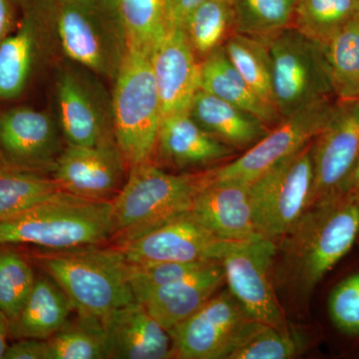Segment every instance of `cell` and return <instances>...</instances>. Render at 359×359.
Returning <instances> with one entry per match:
<instances>
[{"mask_svg":"<svg viewBox=\"0 0 359 359\" xmlns=\"http://www.w3.org/2000/svg\"><path fill=\"white\" fill-rule=\"evenodd\" d=\"M359 238V192L339 194L314 205L283 236L285 273L309 294Z\"/></svg>","mask_w":359,"mask_h":359,"instance_id":"cell-1","label":"cell"},{"mask_svg":"<svg viewBox=\"0 0 359 359\" xmlns=\"http://www.w3.org/2000/svg\"><path fill=\"white\" fill-rule=\"evenodd\" d=\"M115 233L112 202L84 199L65 191L16 216L0 219V245L76 249L103 244Z\"/></svg>","mask_w":359,"mask_h":359,"instance_id":"cell-2","label":"cell"},{"mask_svg":"<svg viewBox=\"0 0 359 359\" xmlns=\"http://www.w3.org/2000/svg\"><path fill=\"white\" fill-rule=\"evenodd\" d=\"M32 259L58 283L78 316L102 320L116 309L136 302L128 262L116 247L46 250Z\"/></svg>","mask_w":359,"mask_h":359,"instance_id":"cell-3","label":"cell"},{"mask_svg":"<svg viewBox=\"0 0 359 359\" xmlns=\"http://www.w3.org/2000/svg\"><path fill=\"white\" fill-rule=\"evenodd\" d=\"M203 173H168L151 162L129 167L128 176L112 201L115 244L157 228L192 211Z\"/></svg>","mask_w":359,"mask_h":359,"instance_id":"cell-4","label":"cell"},{"mask_svg":"<svg viewBox=\"0 0 359 359\" xmlns=\"http://www.w3.org/2000/svg\"><path fill=\"white\" fill-rule=\"evenodd\" d=\"M54 20L70 60L114 82L127 51L126 32L116 0H55Z\"/></svg>","mask_w":359,"mask_h":359,"instance_id":"cell-5","label":"cell"},{"mask_svg":"<svg viewBox=\"0 0 359 359\" xmlns=\"http://www.w3.org/2000/svg\"><path fill=\"white\" fill-rule=\"evenodd\" d=\"M151 55L152 52L128 48L114 80V138L129 166L154 158L162 120Z\"/></svg>","mask_w":359,"mask_h":359,"instance_id":"cell-6","label":"cell"},{"mask_svg":"<svg viewBox=\"0 0 359 359\" xmlns=\"http://www.w3.org/2000/svg\"><path fill=\"white\" fill-rule=\"evenodd\" d=\"M268 45L276 107L283 118L337 99L325 45L309 39L294 26L271 37Z\"/></svg>","mask_w":359,"mask_h":359,"instance_id":"cell-7","label":"cell"},{"mask_svg":"<svg viewBox=\"0 0 359 359\" xmlns=\"http://www.w3.org/2000/svg\"><path fill=\"white\" fill-rule=\"evenodd\" d=\"M313 142L271 167L250 185L257 230L282 238L309 209L313 188Z\"/></svg>","mask_w":359,"mask_h":359,"instance_id":"cell-8","label":"cell"},{"mask_svg":"<svg viewBox=\"0 0 359 359\" xmlns=\"http://www.w3.org/2000/svg\"><path fill=\"white\" fill-rule=\"evenodd\" d=\"M276 254L271 238L231 242L219 263L231 295L248 318L290 332L269 276Z\"/></svg>","mask_w":359,"mask_h":359,"instance_id":"cell-9","label":"cell"},{"mask_svg":"<svg viewBox=\"0 0 359 359\" xmlns=\"http://www.w3.org/2000/svg\"><path fill=\"white\" fill-rule=\"evenodd\" d=\"M337 102V99L323 101L283 118L244 154L205 171L208 178L252 184L280 161L313 142L327 124Z\"/></svg>","mask_w":359,"mask_h":359,"instance_id":"cell-10","label":"cell"},{"mask_svg":"<svg viewBox=\"0 0 359 359\" xmlns=\"http://www.w3.org/2000/svg\"><path fill=\"white\" fill-rule=\"evenodd\" d=\"M88 72L84 67H67L56 80L59 117L68 145L115 142L112 96Z\"/></svg>","mask_w":359,"mask_h":359,"instance_id":"cell-11","label":"cell"},{"mask_svg":"<svg viewBox=\"0 0 359 359\" xmlns=\"http://www.w3.org/2000/svg\"><path fill=\"white\" fill-rule=\"evenodd\" d=\"M230 243L217 238L190 211L114 247L129 264L194 263L221 261Z\"/></svg>","mask_w":359,"mask_h":359,"instance_id":"cell-12","label":"cell"},{"mask_svg":"<svg viewBox=\"0 0 359 359\" xmlns=\"http://www.w3.org/2000/svg\"><path fill=\"white\" fill-rule=\"evenodd\" d=\"M359 160V99L337 100L313 141V188L309 209L339 195Z\"/></svg>","mask_w":359,"mask_h":359,"instance_id":"cell-13","label":"cell"},{"mask_svg":"<svg viewBox=\"0 0 359 359\" xmlns=\"http://www.w3.org/2000/svg\"><path fill=\"white\" fill-rule=\"evenodd\" d=\"M129 167L116 142L68 145L56 160L52 178L71 195L112 202L126 182Z\"/></svg>","mask_w":359,"mask_h":359,"instance_id":"cell-14","label":"cell"},{"mask_svg":"<svg viewBox=\"0 0 359 359\" xmlns=\"http://www.w3.org/2000/svg\"><path fill=\"white\" fill-rule=\"evenodd\" d=\"M247 318L230 290L211 299L170 330L172 355L181 359H222Z\"/></svg>","mask_w":359,"mask_h":359,"instance_id":"cell-15","label":"cell"},{"mask_svg":"<svg viewBox=\"0 0 359 359\" xmlns=\"http://www.w3.org/2000/svg\"><path fill=\"white\" fill-rule=\"evenodd\" d=\"M62 151L57 127L46 112L18 107L0 114V158L6 164L52 172Z\"/></svg>","mask_w":359,"mask_h":359,"instance_id":"cell-16","label":"cell"},{"mask_svg":"<svg viewBox=\"0 0 359 359\" xmlns=\"http://www.w3.org/2000/svg\"><path fill=\"white\" fill-rule=\"evenodd\" d=\"M162 117L189 112L201 89V61L182 28L168 30L151 55Z\"/></svg>","mask_w":359,"mask_h":359,"instance_id":"cell-17","label":"cell"},{"mask_svg":"<svg viewBox=\"0 0 359 359\" xmlns=\"http://www.w3.org/2000/svg\"><path fill=\"white\" fill-rule=\"evenodd\" d=\"M250 185L214 181L204 172L192 211L219 240L248 242L263 238L255 224Z\"/></svg>","mask_w":359,"mask_h":359,"instance_id":"cell-18","label":"cell"},{"mask_svg":"<svg viewBox=\"0 0 359 359\" xmlns=\"http://www.w3.org/2000/svg\"><path fill=\"white\" fill-rule=\"evenodd\" d=\"M106 359H165L172 355L168 330L139 302L116 309L105 318Z\"/></svg>","mask_w":359,"mask_h":359,"instance_id":"cell-19","label":"cell"},{"mask_svg":"<svg viewBox=\"0 0 359 359\" xmlns=\"http://www.w3.org/2000/svg\"><path fill=\"white\" fill-rule=\"evenodd\" d=\"M236 151L205 132L190 113L168 115L161 120L155 155L176 169H196L230 159Z\"/></svg>","mask_w":359,"mask_h":359,"instance_id":"cell-20","label":"cell"},{"mask_svg":"<svg viewBox=\"0 0 359 359\" xmlns=\"http://www.w3.org/2000/svg\"><path fill=\"white\" fill-rule=\"evenodd\" d=\"M224 280L223 266L212 262L180 280L146 292L137 302L169 332L209 301Z\"/></svg>","mask_w":359,"mask_h":359,"instance_id":"cell-21","label":"cell"},{"mask_svg":"<svg viewBox=\"0 0 359 359\" xmlns=\"http://www.w3.org/2000/svg\"><path fill=\"white\" fill-rule=\"evenodd\" d=\"M41 32V6L25 0L20 25L0 42V100H16L25 91L39 54Z\"/></svg>","mask_w":359,"mask_h":359,"instance_id":"cell-22","label":"cell"},{"mask_svg":"<svg viewBox=\"0 0 359 359\" xmlns=\"http://www.w3.org/2000/svg\"><path fill=\"white\" fill-rule=\"evenodd\" d=\"M189 113L205 132L235 151H247L271 130L257 116L202 89Z\"/></svg>","mask_w":359,"mask_h":359,"instance_id":"cell-23","label":"cell"},{"mask_svg":"<svg viewBox=\"0 0 359 359\" xmlns=\"http://www.w3.org/2000/svg\"><path fill=\"white\" fill-rule=\"evenodd\" d=\"M74 311L70 299L50 278H36L22 311L11 323V337L16 339H47L69 320Z\"/></svg>","mask_w":359,"mask_h":359,"instance_id":"cell-24","label":"cell"},{"mask_svg":"<svg viewBox=\"0 0 359 359\" xmlns=\"http://www.w3.org/2000/svg\"><path fill=\"white\" fill-rule=\"evenodd\" d=\"M201 89L252 113L271 129L283 119L276 108L250 89L226 57L223 47L201 61Z\"/></svg>","mask_w":359,"mask_h":359,"instance_id":"cell-25","label":"cell"},{"mask_svg":"<svg viewBox=\"0 0 359 359\" xmlns=\"http://www.w3.org/2000/svg\"><path fill=\"white\" fill-rule=\"evenodd\" d=\"M181 28L195 55L204 60L236 32L233 0H205L187 16Z\"/></svg>","mask_w":359,"mask_h":359,"instance_id":"cell-26","label":"cell"},{"mask_svg":"<svg viewBox=\"0 0 359 359\" xmlns=\"http://www.w3.org/2000/svg\"><path fill=\"white\" fill-rule=\"evenodd\" d=\"M302 348L294 332L245 318L222 359H287Z\"/></svg>","mask_w":359,"mask_h":359,"instance_id":"cell-27","label":"cell"},{"mask_svg":"<svg viewBox=\"0 0 359 359\" xmlns=\"http://www.w3.org/2000/svg\"><path fill=\"white\" fill-rule=\"evenodd\" d=\"M359 20V0H297L292 26L325 45L349 23Z\"/></svg>","mask_w":359,"mask_h":359,"instance_id":"cell-28","label":"cell"},{"mask_svg":"<svg viewBox=\"0 0 359 359\" xmlns=\"http://www.w3.org/2000/svg\"><path fill=\"white\" fill-rule=\"evenodd\" d=\"M60 188L52 177L4 164L0 166V219L11 218L48 199Z\"/></svg>","mask_w":359,"mask_h":359,"instance_id":"cell-29","label":"cell"},{"mask_svg":"<svg viewBox=\"0 0 359 359\" xmlns=\"http://www.w3.org/2000/svg\"><path fill=\"white\" fill-rule=\"evenodd\" d=\"M226 57L262 100L276 107L273 67L269 45L263 40L235 32L223 46Z\"/></svg>","mask_w":359,"mask_h":359,"instance_id":"cell-30","label":"cell"},{"mask_svg":"<svg viewBox=\"0 0 359 359\" xmlns=\"http://www.w3.org/2000/svg\"><path fill=\"white\" fill-rule=\"evenodd\" d=\"M297 0H233L236 32L268 43L292 26Z\"/></svg>","mask_w":359,"mask_h":359,"instance_id":"cell-31","label":"cell"},{"mask_svg":"<svg viewBox=\"0 0 359 359\" xmlns=\"http://www.w3.org/2000/svg\"><path fill=\"white\" fill-rule=\"evenodd\" d=\"M325 49L337 100L359 99V20L337 33Z\"/></svg>","mask_w":359,"mask_h":359,"instance_id":"cell-32","label":"cell"},{"mask_svg":"<svg viewBox=\"0 0 359 359\" xmlns=\"http://www.w3.org/2000/svg\"><path fill=\"white\" fill-rule=\"evenodd\" d=\"M47 359H106L102 321L78 316L46 339Z\"/></svg>","mask_w":359,"mask_h":359,"instance_id":"cell-33","label":"cell"},{"mask_svg":"<svg viewBox=\"0 0 359 359\" xmlns=\"http://www.w3.org/2000/svg\"><path fill=\"white\" fill-rule=\"evenodd\" d=\"M128 48L152 52L167 32L165 0H116Z\"/></svg>","mask_w":359,"mask_h":359,"instance_id":"cell-34","label":"cell"},{"mask_svg":"<svg viewBox=\"0 0 359 359\" xmlns=\"http://www.w3.org/2000/svg\"><path fill=\"white\" fill-rule=\"evenodd\" d=\"M35 280L29 259L8 245H0V311L9 323L20 316Z\"/></svg>","mask_w":359,"mask_h":359,"instance_id":"cell-35","label":"cell"},{"mask_svg":"<svg viewBox=\"0 0 359 359\" xmlns=\"http://www.w3.org/2000/svg\"><path fill=\"white\" fill-rule=\"evenodd\" d=\"M212 262H157V263L129 264V280L135 299L141 295L180 280Z\"/></svg>","mask_w":359,"mask_h":359,"instance_id":"cell-36","label":"cell"},{"mask_svg":"<svg viewBox=\"0 0 359 359\" xmlns=\"http://www.w3.org/2000/svg\"><path fill=\"white\" fill-rule=\"evenodd\" d=\"M330 318L337 330L347 335H359V273L347 276L330 294Z\"/></svg>","mask_w":359,"mask_h":359,"instance_id":"cell-37","label":"cell"},{"mask_svg":"<svg viewBox=\"0 0 359 359\" xmlns=\"http://www.w3.org/2000/svg\"><path fill=\"white\" fill-rule=\"evenodd\" d=\"M4 359H47L46 339H18L7 346Z\"/></svg>","mask_w":359,"mask_h":359,"instance_id":"cell-38","label":"cell"},{"mask_svg":"<svg viewBox=\"0 0 359 359\" xmlns=\"http://www.w3.org/2000/svg\"><path fill=\"white\" fill-rule=\"evenodd\" d=\"M25 0H0V42L18 28Z\"/></svg>","mask_w":359,"mask_h":359,"instance_id":"cell-39","label":"cell"},{"mask_svg":"<svg viewBox=\"0 0 359 359\" xmlns=\"http://www.w3.org/2000/svg\"><path fill=\"white\" fill-rule=\"evenodd\" d=\"M205 1V0H165L167 32L175 28H181L187 16Z\"/></svg>","mask_w":359,"mask_h":359,"instance_id":"cell-40","label":"cell"},{"mask_svg":"<svg viewBox=\"0 0 359 359\" xmlns=\"http://www.w3.org/2000/svg\"><path fill=\"white\" fill-rule=\"evenodd\" d=\"M11 337V323L6 316L0 311V359L4 358L8 344L7 339Z\"/></svg>","mask_w":359,"mask_h":359,"instance_id":"cell-41","label":"cell"},{"mask_svg":"<svg viewBox=\"0 0 359 359\" xmlns=\"http://www.w3.org/2000/svg\"><path fill=\"white\" fill-rule=\"evenodd\" d=\"M359 192V160L353 172L349 175L346 183L342 186L339 194H353Z\"/></svg>","mask_w":359,"mask_h":359,"instance_id":"cell-42","label":"cell"},{"mask_svg":"<svg viewBox=\"0 0 359 359\" xmlns=\"http://www.w3.org/2000/svg\"><path fill=\"white\" fill-rule=\"evenodd\" d=\"M4 164H6V163H4V161H2L1 158H0V166H1V165Z\"/></svg>","mask_w":359,"mask_h":359,"instance_id":"cell-43","label":"cell"}]
</instances>
